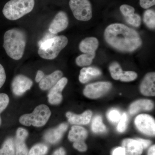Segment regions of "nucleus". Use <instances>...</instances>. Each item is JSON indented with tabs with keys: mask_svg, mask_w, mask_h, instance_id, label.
Instances as JSON below:
<instances>
[{
	"mask_svg": "<svg viewBox=\"0 0 155 155\" xmlns=\"http://www.w3.org/2000/svg\"><path fill=\"white\" fill-rule=\"evenodd\" d=\"M106 41L115 49L132 52L141 46L142 41L137 31L124 24L114 23L106 28Z\"/></svg>",
	"mask_w": 155,
	"mask_h": 155,
	"instance_id": "obj_1",
	"label": "nucleus"
},
{
	"mask_svg": "<svg viewBox=\"0 0 155 155\" xmlns=\"http://www.w3.org/2000/svg\"><path fill=\"white\" fill-rule=\"evenodd\" d=\"M27 41L24 31L14 28L7 31L4 35L3 47L10 58L16 61L23 57Z\"/></svg>",
	"mask_w": 155,
	"mask_h": 155,
	"instance_id": "obj_2",
	"label": "nucleus"
},
{
	"mask_svg": "<svg viewBox=\"0 0 155 155\" xmlns=\"http://www.w3.org/2000/svg\"><path fill=\"white\" fill-rule=\"evenodd\" d=\"M68 42V38L64 35L46 36L39 43L38 55L43 59L54 60L67 45Z\"/></svg>",
	"mask_w": 155,
	"mask_h": 155,
	"instance_id": "obj_3",
	"label": "nucleus"
},
{
	"mask_svg": "<svg viewBox=\"0 0 155 155\" xmlns=\"http://www.w3.org/2000/svg\"><path fill=\"white\" fill-rule=\"evenodd\" d=\"M34 0H10L3 9V14L7 19L16 20L32 11Z\"/></svg>",
	"mask_w": 155,
	"mask_h": 155,
	"instance_id": "obj_4",
	"label": "nucleus"
},
{
	"mask_svg": "<svg viewBox=\"0 0 155 155\" xmlns=\"http://www.w3.org/2000/svg\"><path fill=\"white\" fill-rule=\"evenodd\" d=\"M51 113L48 106L40 105L35 108L31 114L22 115L19 119L22 125L26 126L31 125L40 127L46 124L50 119Z\"/></svg>",
	"mask_w": 155,
	"mask_h": 155,
	"instance_id": "obj_5",
	"label": "nucleus"
},
{
	"mask_svg": "<svg viewBox=\"0 0 155 155\" xmlns=\"http://www.w3.org/2000/svg\"><path fill=\"white\" fill-rule=\"evenodd\" d=\"M69 5L74 17L78 20L87 21L92 18L91 5L89 0H70Z\"/></svg>",
	"mask_w": 155,
	"mask_h": 155,
	"instance_id": "obj_6",
	"label": "nucleus"
},
{
	"mask_svg": "<svg viewBox=\"0 0 155 155\" xmlns=\"http://www.w3.org/2000/svg\"><path fill=\"white\" fill-rule=\"evenodd\" d=\"M110 82L100 81L87 85L83 91L84 95L88 98H98L108 92L112 88Z\"/></svg>",
	"mask_w": 155,
	"mask_h": 155,
	"instance_id": "obj_7",
	"label": "nucleus"
},
{
	"mask_svg": "<svg viewBox=\"0 0 155 155\" xmlns=\"http://www.w3.org/2000/svg\"><path fill=\"white\" fill-rule=\"evenodd\" d=\"M136 127L142 133L146 135L153 136L155 134L154 119L148 114H140L134 120Z\"/></svg>",
	"mask_w": 155,
	"mask_h": 155,
	"instance_id": "obj_8",
	"label": "nucleus"
},
{
	"mask_svg": "<svg viewBox=\"0 0 155 155\" xmlns=\"http://www.w3.org/2000/svg\"><path fill=\"white\" fill-rule=\"evenodd\" d=\"M33 84L30 78L23 75L15 76L11 83L12 92L15 95L20 96L29 90Z\"/></svg>",
	"mask_w": 155,
	"mask_h": 155,
	"instance_id": "obj_9",
	"label": "nucleus"
},
{
	"mask_svg": "<svg viewBox=\"0 0 155 155\" xmlns=\"http://www.w3.org/2000/svg\"><path fill=\"white\" fill-rule=\"evenodd\" d=\"M68 83V79L66 77L62 78L55 85L50 89L48 94V101L52 105L61 104L63 100L62 92Z\"/></svg>",
	"mask_w": 155,
	"mask_h": 155,
	"instance_id": "obj_10",
	"label": "nucleus"
},
{
	"mask_svg": "<svg viewBox=\"0 0 155 155\" xmlns=\"http://www.w3.org/2000/svg\"><path fill=\"white\" fill-rule=\"evenodd\" d=\"M68 24L69 19L67 14L64 11H60L50 24L49 31L52 34H57L66 29Z\"/></svg>",
	"mask_w": 155,
	"mask_h": 155,
	"instance_id": "obj_11",
	"label": "nucleus"
},
{
	"mask_svg": "<svg viewBox=\"0 0 155 155\" xmlns=\"http://www.w3.org/2000/svg\"><path fill=\"white\" fill-rule=\"evenodd\" d=\"M67 129L68 125L66 123H62L58 127L47 130L44 136V138L49 143H57L60 141Z\"/></svg>",
	"mask_w": 155,
	"mask_h": 155,
	"instance_id": "obj_12",
	"label": "nucleus"
},
{
	"mask_svg": "<svg viewBox=\"0 0 155 155\" xmlns=\"http://www.w3.org/2000/svg\"><path fill=\"white\" fill-rule=\"evenodd\" d=\"M155 73L149 72L145 76L140 87V92L146 96H155Z\"/></svg>",
	"mask_w": 155,
	"mask_h": 155,
	"instance_id": "obj_13",
	"label": "nucleus"
},
{
	"mask_svg": "<svg viewBox=\"0 0 155 155\" xmlns=\"http://www.w3.org/2000/svg\"><path fill=\"white\" fill-rule=\"evenodd\" d=\"M63 75V72L60 70H56L50 75H45L39 84L40 88L43 91L50 90L55 85Z\"/></svg>",
	"mask_w": 155,
	"mask_h": 155,
	"instance_id": "obj_14",
	"label": "nucleus"
},
{
	"mask_svg": "<svg viewBox=\"0 0 155 155\" xmlns=\"http://www.w3.org/2000/svg\"><path fill=\"white\" fill-rule=\"evenodd\" d=\"M92 112L87 110L80 115H76L72 112H68L66 114L68 122L70 124L75 125H86L90 122Z\"/></svg>",
	"mask_w": 155,
	"mask_h": 155,
	"instance_id": "obj_15",
	"label": "nucleus"
},
{
	"mask_svg": "<svg viewBox=\"0 0 155 155\" xmlns=\"http://www.w3.org/2000/svg\"><path fill=\"white\" fill-rule=\"evenodd\" d=\"M122 147L125 148L126 155H141L143 148L136 139H125L122 141Z\"/></svg>",
	"mask_w": 155,
	"mask_h": 155,
	"instance_id": "obj_16",
	"label": "nucleus"
},
{
	"mask_svg": "<svg viewBox=\"0 0 155 155\" xmlns=\"http://www.w3.org/2000/svg\"><path fill=\"white\" fill-rule=\"evenodd\" d=\"M98 45L97 39L95 37H89L81 42L79 48L81 51L84 54L95 55V51Z\"/></svg>",
	"mask_w": 155,
	"mask_h": 155,
	"instance_id": "obj_17",
	"label": "nucleus"
},
{
	"mask_svg": "<svg viewBox=\"0 0 155 155\" xmlns=\"http://www.w3.org/2000/svg\"><path fill=\"white\" fill-rule=\"evenodd\" d=\"M152 101L147 99H141L132 103L129 107V112L130 115H134L140 111L151 110L153 108Z\"/></svg>",
	"mask_w": 155,
	"mask_h": 155,
	"instance_id": "obj_18",
	"label": "nucleus"
},
{
	"mask_svg": "<svg viewBox=\"0 0 155 155\" xmlns=\"http://www.w3.org/2000/svg\"><path fill=\"white\" fill-rule=\"evenodd\" d=\"M87 135L88 132L84 127L78 125H74L69 131L68 139L70 141L73 142L81 140L84 141Z\"/></svg>",
	"mask_w": 155,
	"mask_h": 155,
	"instance_id": "obj_19",
	"label": "nucleus"
},
{
	"mask_svg": "<svg viewBox=\"0 0 155 155\" xmlns=\"http://www.w3.org/2000/svg\"><path fill=\"white\" fill-rule=\"evenodd\" d=\"M0 155H16L14 140L8 138L4 142L0 149Z\"/></svg>",
	"mask_w": 155,
	"mask_h": 155,
	"instance_id": "obj_20",
	"label": "nucleus"
},
{
	"mask_svg": "<svg viewBox=\"0 0 155 155\" xmlns=\"http://www.w3.org/2000/svg\"><path fill=\"white\" fill-rule=\"evenodd\" d=\"M91 129L94 133H103L106 130V127L100 115L95 116L92 122Z\"/></svg>",
	"mask_w": 155,
	"mask_h": 155,
	"instance_id": "obj_21",
	"label": "nucleus"
},
{
	"mask_svg": "<svg viewBox=\"0 0 155 155\" xmlns=\"http://www.w3.org/2000/svg\"><path fill=\"white\" fill-rule=\"evenodd\" d=\"M14 146L16 155H28V150L25 144V140L16 138Z\"/></svg>",
	"mask_w": 155,
	"mask_h": 155,
	"instance_id": "obj_22",
	"label": "nucleus"
},
{
	"mask_svg": "<svg viewBox=\"0 0 155 155\" xmlns=\"http://www.w3.org/2000/svg\"><path fill=\"white\" fill-rule=\"evenodd\" d=\"M95 57V55L86 54L81 55L76 58V64L79 67L89 66L91 64L93 60L94 59Z\"/></svg>",
	"mask_w": 155,
	"mask_h": 155,
	"instance_id": "obj_23",
	"label": "nucleus"
},
{
	"mask_svg": "<svg viewBox=\"0 0 155 155\" xmlns=\"http://www.w3.org/2000/svg\"><path fill=\"white\" fill-rule=\"evenodd\" d=\"M143 21L148 27L154 29L155 27V13L154 11L148 10L145 12Z\"/></svg>",
	"mask_w": 155,
	"mask_h": 155,
	"instance_id": "obj_24",
	"label": "nucleus"
},
{
	"mask_svg": "<svg viewBox=\"0 0 155 155\" xmlns=\"http://www.w3.org/2000/svg\"><path fill=\"white\" fill-rule=\"evenodd\" d=\"M48 150L47 146L38 143L34 146L28 152L27 155H45Z\"/></svg>",
	"mask_w": 155,
	"mask_h": 155,
	"instance_id": "obj_25",
	"label": "nucleus"
},
{
	"mask_svg": "<svg viewBox=\"0 0 155 155\" xmlns=\"http://www.w3.org/2000/svg\"><path fill=\"white\" fill-rule=\"evenodd\" d=\"M109 70L111 76L114 79L118 80L120 79L123 71L119 64L116 62L112 63L109 67Z\"/></svg>",
	"mask_w": 155,
	"mask_h": 155,
	"instance_id": "obj_26",
	"label": "nucleus"
},
{
	"mask_svg": "<svg viewBox=\"0 0 155 155\" xmlns=\"http://www.w3.org/2000/svg\"><path fill=\"white\" fill-rule=\"evenodd\" d=\"M137 77L136 72L133 71H123L119 79L124 82H129L135 80Z\"/></svg>",
	"mask_w": 155,
	"mask_h": 155,
	"instance_id": "obj_27",
	"label": "nucleus"
},
{
	"mask_svg": "<svg viewBox=\"0 0 155 155\" xmlns=\"http://www.w3.org/2000/svg\"><path fill=\"white\" fill-rule=\"evenodd\" d=\"M10 99L8 96L5 93L0 94V114L5 110L8 105ZM2 123V119L0 117V125Z\"/></svg>",
	"mask_w": 155,
	"mask_h": 155,
	"instance_id": "obj_28",
	"label": "nucleus"
},
{
	"mask_svg": "<svg viewBox=\"0 0 155 155\" xmlns=\"http://www.w3.org/2000/svg\"><path fill=\"white\" fill-rule=\"evenodd\" d=\"M126 22L134 27H139L141 23V18L137 14H134L131 16L125 17Z\"/></svg>",
	"mask_w": 155,
	"mask_h": 155,
	"instance_id": "obj_29",
	"label": "nucleus"
},
{
	"mask_svg": "<svg viewBox=\"0 0 155 155\" xmlns=\"http://www.w3.org/2000/svg\"><path fill=\"white\" fill-rule=\"evenodd\" d=\"M127 121V115L125 113H124L119 120V124L117 126V129L118 131L120 133L124 132L126 130Z\"/></svg>",
	"mask_w": 155,
	"mask_h": 155,
	"instance_id": "obj_30",
	"label": "nucleus"
},
{
	"mask_svg": "<svg viewBox=\"0 0 155 155\" xmlns=\"http://www.w3.org/2000/svg\"><path fill=\"white\" fill-rule=\"evenodd\" d=\"M121 115L120 112L118 110H112L109 111L107 114L108 119L111 122H118L121 118Z\"/></svg>",
	"mask_w": 155,
	"mask_h": 155,
	"instance_id": "obj_31",
	"label": "nucleus"
},
{
	"mask_svg": "<svg viewBox=\"0 0 155 155\" xmlns=\"http://www.w3.org/2000/svg\"><path fill=\"white\" fill-rule=\"evenodd\" d=\"M120 10L122 14L125 17L131 16L132 14H134L135 11V9L133 7L126 5H122L121 6L120 8Z\"/></svg>",
	"mask_w": 155,
	"mask_h": 155,
	"instance_id": "obj_32",
	"label": "nucleus"
},
{
	"mask_svg": "<svg viewBox=\"0 0 155 155\" xmlns=\"http://www.w3.org/2000/svg\"><path fill=\"white\" fill-rule=\"evenodd\" d=\"M87 73L89 76L93 78L98 77L101 75V72L99 69L94 67H89L85 68Z\"/></svg>",
	"mask_w": 155,
	"mask_h": 155,
	"instance_id": "obj_33",
	"label": "nucleus"
},
{
	"mask_svg": "<svg viewBox=\"0 0 155 155\" xmlns=\"http://www.w3.org/2000/svg\"><path fill=\"white\" fill-rule=\"evenodd\" d=\"M92 78L87 73L85 68H82L81 70L80 75H79V80L81 83L84 84L90 81Z\"/></svg>",
	"mask_w": 155,
	"mask_h": 155,
	"instance_id": "obj_34",
	"label": "nucleus"
},
{
	"mask_svg": "<svg viewBox=\"0 0 155 155\" xmlns=\"http://www.w3.org/2000/svg\"><path fill=\"white\" fill-rule=\"evenodd\" d=\"M73 147L75 149L81 152H85L87 149V145L83 140L74 142Z\"/></svg>",
	"mask_w": 155,
	"mask_h": 155,
	"instance_id": "obj_35",
	"label": "nucleus"
},
{
	"mask_svg": "<svg viewBox=\"0 0 155 155\" xmlns=\"http://www.w3.org/2000/svg\"><path fill=\"white\" fill-rule=\"evenodd\" d=\"M28 135V131L26 129L22 127H19L17 129L16 132V138L25 140Z\"/></svg>",
	"mask_w": 155,
	"mask_h": 155,
	"instance_id": "obj_36",
	"label": "nucleus"
},
{
	"mask_svg": "<svg viewBox=\"0 0 155 155\" xmlns=\"http://www.w3.org/2000/svg\"><path fill=\"white\" fill-rule=\"evenodd\" d=\"M140 4L143 8L148 9L150 7L154 5L155 0H140Z\"/></svg>",
	"mask_w": 155,
	"mask_h": 155,
	"instance_id": "obj_37",
	"label": "nucleus"
},
{
	"mask_svg": "<svg viewBox=\"0 0 155 155\" xmlns=\"http://www.w3.org/2000/svg\"><path fill=\"white\" fill-rule=\"evenodd\" d=\"M6 79L5 71L2 65L0 64V88L4 85Z\"/></svg>",
	"mask_w": 155,
	"mask_h": 155,
	"instance_id": "obj_38",
	"label": "nucleus"
},
{
	"mask_svg": "<svg viewBox=\"0 0 155 155\" xmlns=\"http://www.w3.org/2000/svg\"><path fill=\"white\" fill-rule=\"evenodd\" d=\"M113 155H126L125 148L123 147H119L115 149L112 153Z\"/></svg>",
	"mask_w": 155,
	"mask_h": 155,
	"instance_id": "obj_39",
	"label": "nucleus"
},
{
	"mask_svg": "<svg viewBox=\"0 0 155 155\" xmlns=\"http://www.w3.org/2000/svg\"><path fill=\"white\" fill-rule=\"evenodd\" d=\"M136 140L137 141L139 142L143 149L147 148L151 143V141L150 140H147L143 139L141 138H137Z\"/></svg>",
	"mask_w": 155,
	"mask_h": 155,
	"instance_id": "obj_40",
	"label": "nucleus"
},
{
	"mask_svg": "<svg viewBox=\"0 0 155 155\" xmlns=\"http://www.w3.org/2000/svg\"><path fill=\"white\" fill-rule=\"evenodd\" d=\"M45 75L44 73L41 70L38 71L35 79L36 82H38V83L40 82L41 81L44 77Z\"/></svg>",
	"mask_w": 155,
	"mask_h": 155,
	"instance_id": "obj_41",
	"label": "nucleus"
},
{
	"mask_svg": "<svg viewBox=\"0 0 155 155\" xmlns=\"http://www.w3.org/2000/svg\"><path fill=\"white\" fill-rule=\"evenodd\" d=\"M66 152L63 148H60L56 150L53 155H65Z\"/></svg>",
	"mask_w": 155,
	"mask_h": 155,
	"instance_id": "obj_42",
	"label": "nucleus"
},
{
	"mask_svg": "<svg viewBox=\"0 0 155 155\" xmlns=\"http://www.w3.org/2000/svg\"><path fill=\"white\" fill-rule=\"evenodd\" d=\"M155 146L154 145L150 148L148 151V155H155Z\"/></svg>",
	"mask_w": 155,
	"mask_h": 155,
	"instance_id": "obj_43",
	"label": "nucleus"
}]
</instances>
